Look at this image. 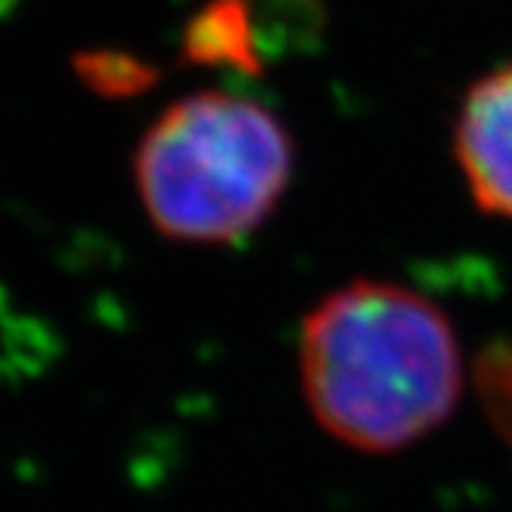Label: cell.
<instances>
[{"label":"cell","instance_id":"obj_1","mask_svg":"<svg viewBox=\"0 0 512 512\" xmlns=\"http://www.w3.org/2000/svg\"><path fill=\"white\" fill-rule=\"evenodd\" d=\"M300 377L309 411L337 442L389 454L442 426L463 392L454 324L392 281H352L303 321Z\"/></svg>","mask_w":512,"mask_h":512},{"label":"cell","instance_id":"obj_2","mask_svg":"<svg viewBox=\"0 0 512 512\" xmlns=\"http://www.w3.org/2000/svg\"><path fill=\"white\" fill-rule=\"evenodd\" d=\"M152 226L173 241L232 244L278 207L294 173V139L266 105L204 90L167 105L133 158Z\"/></svg>","mask_w":512,"mask_h":512},{"label":"cell","instance_id":"obj_3","mask_svg":"<svg viewBox=\"0 0 512 512\" xmlns=\"http://www.w3.org/2000/svg\"><path fill=\"white\" fill-rule=\"evenodd\" d=\"M454 145L475 204L485 213L512 219V65L469 87Z\"/></svg>","mask_w":512,"mask_h":512},{"label":"cell","instance_id":"obj_4","mask_svg":"<svg viewBox=\"0 0 512 512\" xmlns=\"http://www.w3.org/2000/svg\"><path fill=\"white\" fill-rule=\"evenodd\" d=\"M247 7L241 0H210L186 28V56L201 65H235L256 71L260 56L253 50Z\"/></svg>","mask_w":512,"mask_h":512},{"label":"cell","instance_id":"obj_5","mask_svg":"<svg viewBox=\"0 0 512 512\" xmlns=\"http://www.w3.org/2000/svg\"><path fill=\"white\" fill-rule=\"evenodd\" d=\"M75 68L93 93L112 96V99L145 93L158 81V71L152 65H145L133 56H124V53H112V50L84 53L78 56Z\"/></svg>","mask_w":512,"mask_h":512},{"label":"cell","instance_id":"obj_6","mask_svg":"<svg viewBox=\"0 0 512 512\" xmlns=\"http://www.w3.org/2000/svg\"><path fill=\"white\" fill-rule=\"evenodd\" d=\"M479 392L491 426L512 445V346H500L479 364Z\"/></svg>","mask_w":512,"mask_h":512}]
</instances>
